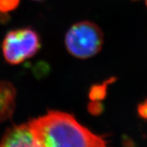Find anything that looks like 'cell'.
<instances>
[{"mask_svg": "<svg viewBox=\"0 0 147 147\" xmlns=\"http://www.w3.org/2000/svg\"><path fill=\"white\" fill-rule=\"evenodd\" d=\"M38 146H105L107 140L80 125L71 114L50 111L29 123Z\"/></svg>", "mask_w": 147, "mask_h": 147, "instance_id": "1", "label": "cell"}, {"mask_svg": "<svg viewBox=\"0 0 147 147\" xmlns=\"http://www.w3.org/2000/svg\"><path fill=\"white\" fill-rule=\"evenodd\" d=\"M103 34L95 23L82 21L76 23L65 35V46L73 56L88 59L96 55L103 46Z\"/></svg>", "mask_w": 147, "mask_h": 147, "instance_id": "2", "label": "cell"}, {"mask_svg": "<svg viewBox=\"0 0 147 147\" xmlns=\"http://www.w3.org/2000/svg\"><path fill=\"white\" fill-rule=\"evenodd\" d=\"M40 47L38 34L29 28L9 32L2 42L5 59L12 65H18L32 57L38 52Z\"/></svg>", "mask_w": 147, "mask_h": 147, "instance_id": "3", "label": "cell"}, {"mask_svg": "<svg viewBox=\"0 0 147 147\" xmlns=\"http://www.w3.org/2000/svg\"><path fill=\"white\" fill-rule=\"evenodd\" d=\"M0 146H38L29 124L14 125L6 130L0 140Z\"/></svg>", "mask_w": 147, "mask_h": 147, "instance_id": "4", "label": "cell"}, {"mask_svg": "<svg viewBox=\"0 0 147 147\" xmlns=\"http://www.w3.org/2000/svg\"><path fill=\"white\" fill-rule=\"evenodd\" d=\"M16 89L9 82H0V123L11 117L16 106Z\"/></svg>", "mask_w": 147, "mask_h": 147, "instance_id": "5", "label": "cell"}, {"mask_svg": "<svg viewBox=\"0 0 147 147\" xmlns=\"http://www.w3.org/2000/svg\"><path fill=\"white\" fill-rule=\"evenodd\" d=\"M114 78H111L101 84H95L89 89V97L92 101H101L105 98L107 95V86L115 80Z\"/></svg>", "mask_w": 147, "mask_h": 147, "instance_id": "6", "label": "cell"}, {"mask_svg": "<svg viewBox=\"0 0 147 147\" xmlns=\"http://www.w3.org/2000/svg\"><path fill=\"white\" fill-rule=\"evenodd\" d=\"M20 0H0V14H7L15 9Z\"/></svg>", "mask_w": 147, "mask_h": 147, "instance_id": "7", "label": "cell"}, {"mask_svg": "<svg viewBox=\"0 0 147 147\" xmlns=\"http://www.w3.org/2000/svg\"><path fill=\"white\" fill-rule=\"evenodd\" d=\"M104 107L100 101H92L88 105V111L93 116H98L102 113Z\"/></svg>", "mask_w": 147, "mask_h": 147, "instance_id": "8", "label": "cell"}, {"mask_svg": "<svg viewBox=\"0 0 147 147\" xmlns=\"http://www.w3.org/2000/svg\"><path fill=\"white\" fill-rule=\"evenodd\" d=\"M138 113L142 119H147V100L138 105Z\"/></svg>", "mask_w": 147, "mask_h": 147, "instance_id": "9", "label": "cell"}, {"mask_svg": "<svg viewBox=\"0 0 147 147\" xmlns=\"http://www.w3.org/2000/svg\"><path fill=\"white\" fill-rule=\"evenodd\" d=\"M146 6H147V0H146Z\"/></svg>", "mask_w": 147, "mask_h": 147, "instance_id": "10", "label": "cell"}, {"mask_svg": "<svg viewBox=\"0 0 147 147\" xmlns=\"http://www.w3.org/2000/svg\"><path fill=\"white\" fill-rule=\"evenodd\" d=\"M35 1H41V0H35Z\"/></svg>", "mask_w": 147, "mask_h": 147, "instance_id": "11", "label": "cell"}]
</instances>
